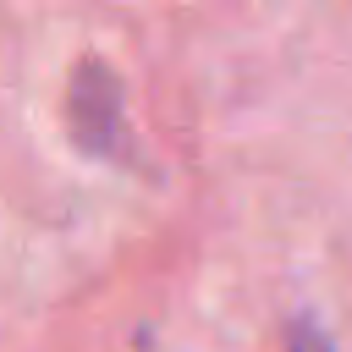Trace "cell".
<instances>
[{
	"instance_id": "obj_1",
	"label": "cell",
	"mask_w": 352,
	"mask_h": 352,
	"mask_svg": "<svg viewBox=\"0 0 352 352\" xmlns=\"http://www.w3.org/2000/svg\"><path fill=\"white\" fill-rule=\"evenodd\" d=\"M292 352H330V341H324V330H319V324L297 319V324H292Z\"/></svg>"
}]
</instances>
